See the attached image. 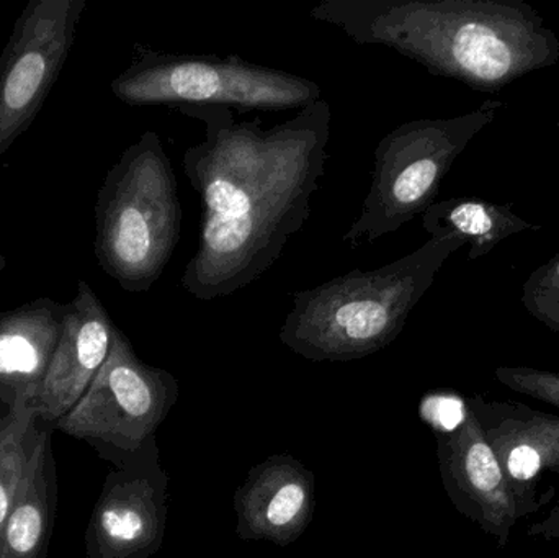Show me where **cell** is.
Masks as SVG:
<instances>
[{
    "instance_id": "16",
    "label": "cell",
    "mask_w": 559,
    "mask_h": 558,
    "mask_svg": "<svg viewBox=\"0 0 559 558\" xmlns=\"http://www.w3.org/2000/svg\"><path fill=\"white\" fill-rule=\"evenodd\" d=\"M423 226L430 238H456L469 245V261L489 254L499 242L518 233L540 229L525 222L509 206L476 197H453L436 202L423 215Z\"/></svg>"
},
{
    "instance_id": "21",
    "label": "cell",
    "mask_w": 559,
    "mask_h": 558,
    "mask_svg": "<svg viewBox=\"0 0 559 558\" xmlns=\"http://www.w3.org/2000/svg\"><path fill=\"white\" fill-rule=\"evenodd\" d=\"M7 265V259L5 256L0 252V274H2L3 269H5Z\"/></svg>"
},
{
    "instance_id": "10",
    "label": "cell",
    "mask_w": 559,
    "mask_h": 558,
    "mask_svg": "<svg viewBox=\"0 0 559 558\" xmlns=\"http://www.w3.org/2000/svg\"><path fill=\"white\" fill-rule=\"evenodd\" d=\"M437 455L456 510L506 546L522 518L521 508L472 406L453 431L439 436Z\"/></svg>"
},
{
    "instance_id": "22",
    "label": "cell",
    "mask_w": 559,
    "mask_h": 558,
    "mask_svg": "<svg viewBox=\"0 0 559 558\" xmlns=\"http://www.w3.org/2000/svg\"><path fill=\"white\" fill-rule=\"evenodd\" d=\"M0 2H2V0H0Z\"/></svg>"
},
{
    "instance_id": "7",
    "label": "cell",
    "mask_w": 559,
    "mask_h": 558,
    "mask_svg": "<svg viewBox=\"0 0 559 558\" xmlns=\"http://www.w3.org/2000/svg\"><path fill=\"white\" fill-rule=\"evenodd\" d=\"M177 399L176 377L144 364L117 327L110 354L94 382L52 429L87 442L98 458L111 462L154 438Z\"/></svg>"
},
{
    "instance_id": "3",
    "label": "cell",
    "mask_w": 559,
    "mask_h": 558,
    "mask_svg": "<svg viewBox=\"0 0 559 558\" xmlns=\"http://www.w3.org/2000/svg\"><path fill=\"white\" fill-rule=\"evenodd\" d=\"M462 239L430 238L397 261L373 271H352L293 294L280 330L292 353L312 363H348L390 346Z\"/></svg>"
},
{
    "instance_id": "2",
    "label": "cell",
    "mask_w": 559,
    "mask_h": 558,
    "mask_svg": "<svg viewBox=\"0 0 559 558\" xmlns=\"http://www.w3.org/2000/svg\"><path fill=\"white\" fill-rule=\"evenodd\" d=\"M309 16L488 94L559 59L557 33L522 0H322Z\"/></svg>"
},
{
    "instance_id": "20",
    "label": "cell",
    "mask_w": 559,
    "mask_h": 558,
    "mask_svg": "<svg viewBox=\"0 0 559 558\" xmlns=\"http://www.w3.org/2000/svg\"><path fill=\"white\" fill-rule=\"evenodd\" d=\"M531 536H540L545 539H559V504L551 510L542 523L532 526Z\"/></svg>"
},
{
    "instance_id": "9",
    "label": "cell",
    "mask_w": 559,
    "mask_h": 558,
    "mask_svg": "<svg viewBox=\"0 0 559 558\" xmlns=\"http://www.w3.org/2000/svg\"><path fill=\"white\" fill-rule=\"evenodd\" d=\"M105 478L85 530V558H151L166 536L169 478L156 436L121 455Z\"/></svg>"
},
{
    "instance_id": "19",
    "label": "cell",
    "mask_w": 559,
    "mask_h": 558,
    "mask_svg": "<svg viewBox=\"0 0 559 558\" xmlns=\"http://www.w3.org/2000/svg\"><path fill=\"white\" fill-rule=\"evenodd\" d=\"M496 379L514 392L559 408V373L532 367H499Z\"/></svg>"
},
{
    "instance_id": "8",
    "label": "cell",
    "mask_w": 559,
    "mask_h": 558,
    "mask_svg": "<svg viewBox=\"0 0 559 558\" xmlns=\"http://www.w3.org/2000/svg\"><path fill=\"white\" fill-rule=\"evenodd\" d=\"M85 0H29L0 56V157L32 127L64 69Z\"/></svg>"
},
{
    "instance_id": "14",
    "label": "cell",
    "mask_w": 559,
    "mask_h": 558,
    "mask_svg": "<svg viewBox=\"0 0 559 558\" xmlns=\"http://www.w3.org/2000/svg\"><path fill=\"white\" fill-rule=\"evenodd\" d=\"M69 304L41 297L0 313V405L32 406L61 336Z\"/></svg>"
},
{
    "instance_id": "4",
    "label": "cell",
    "mask_w": 559,
    "mask_h": 558,
    "mask_svg": "<svg viewBox=\"0 0 559 558\" xmlns=\"http://www.w3.org/2000/svg\"><path fill=\"white\" fill-rule=\"evenodd\" d=\"M182 233L179 183L163 140L146 131L107 173L95 203V256L124 292L153 288Z\"/></svg>"
},
{
    "instance_id": "17",
    "label": "cell",
    "mask_w": 559,
    "mask_h": 558,
    "mask_svg": "<svg viewBox=\"0 0 559 558\" xmlns=\"http://www.w3.org/2000/svg\"><path fill=\"white\" fill-rule=\"evenodd\" d=\"M43 426L45 423L26 400L13 406L0 405V533L35 454Z\"/></svg>"
},
{
    "instance_id": "5",
    "label": "cell",
    "mask_w": 559,
    "mask_h": 558,
    "mask_svg": "<svg viewBox=\"0 0 559 558\" xmlns=\"http://www.w3.org/2000/svg\"><path fill=\"white\" fill-rule=\"evenodd\" d=\"M504 107V102L488 98L469 114L406 121L381 138L370 190L344 242L352 249L373 245L424 215L436 203L453 163Z\"/></svg>"
},
{
    "instance_id": "18",
    "label": "cell",
    "mask_w": 559,
    "mask_h": 558,
    "mask_svg": "<svg viewBox=\"0 0 559 558\" xmlns=\"http://www.w3.org/2000/svg\"><path fill=\"white\" fill-rule=\"evenodd\" d=\"M522 304L535 320L559 333V252L525 281Z\"/></svg>"
},
{
    "instance_id": "11",
    "label": "cell",
    "mask_w": 559,
    "mask_h": 558,
    "mask_svg": "<svg viewBox=\"0 0 559 558\" xmlns=\"http://www.w3.org/2000/svg\"><path fill=\"white\" fill-rule=\"evenodd\" d=\"M115 328L94 288L79 281L45 379L32 402L45 425L55 428L81 402L110 354Z\"/></svg>"
},
{
    "instance_id": "1",
    "label": "cell",
    "mask_w": 559,
    "mask_h": 558,
    "mask_svg": "<svg viewBox=\"0 0 559 558\" xmlns=\"http://www.w3.org/2000/svg\"><path fill=\"white\" fill-rule=\"evenodd\" d=\"M177 110L205 124L203 141L183 153V173L205 212L180 284L212 301L261 278L308 222L328 163L332 110L321 98L272 128L259 118L236 120L225 105Z\"/></svg>"
},
{
    "instance_id": "13",
    "label": "cell",
    "mask_w": 559,
    "mask_h": 558,
    "mask_svg": "<svg viewBox=\"0 0 559 558\" xmlns=\"http://www.w3.org/2000/svg\"><path fill=\"white\" fill-rule=\"evenodd\" d=\"M489 444L498 455L522 518L537 510V484L544 474L559 472V418L527 406L486 405L473 400Z\"/></svg>"
},
{
    "instance_id": "15",
    "label": "cell",
    "mask_w": 559,
    "mask_h": 558,
    "mask_svg": "<svg viewBox=\"0 0 559 558\" xmlns=\"http://www.w3.org/2000/svg\"><path fill=\"white\" fill-rule=\"evenodd\" d=\"M52 431V426H43L35 454L0 533V558H48L59 491Z\"/></svg>"
},
{
    "instance_id": "6",
    "label": "cell",
    "mask_w": 559,
    "mask_h": 558,
    "mask_svg": "<svg viewBox=\"0 0 559 558\" xmlns=\"http://www.w3.org/2000/svg\"><path fill=\"white\" fill-rule=\"evenodd\" d=\"M111 94L131 107L225 105L282 111L321 100L316 82L236 55L157 51L134 46L133 61L111 81Z\"/></svg>"
},
{
    "instance_id": "12",
    "label": "cell",
    "mask_w": 559,
    "mask_h": 558,
    "mask_svg": "<svg viewBox=\"0 0 559 558\" xmlns=\"http://www.w3.org/2000/svg\"><path fill=\"white\" fill-rule=\"evenodd\" d=\"M314 504L312 472L289 455H272L252 467L236 491V533L245 541L289 546L311 523Z\"/></svg>"
}]
</instances>
